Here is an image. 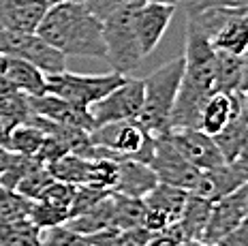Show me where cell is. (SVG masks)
Segmentation results:
<instances>
[{
  "instance_id": "cell-1",
  "label": "cell",
  "mask_w": 248,
  "mask_h": 246,
  "mask_svg": "<svg viewBox=\"0 0 248 246\" xmlns=\"http://www.w3.org/2000/svg\"><path fill=\"white\" fill-rule=\"evenodd\" d=\"M182 58L184 73L178 94H175L169 129H199V116L203 109V103L216 92V49L212 47L210 39L197 28V24L190 19L186 24Z\"/></svg>"
},
{
  "instance_id": "cell-2",
  "label": "cell",
  "mask_w": 248,
  "mask_h": 246,
  "mask_svg": "<svg viewBox=\"0 0 248 246\" xmlns=\"http://www.w3.org/2000/svg\"><path fill=\"white\" fill-rule=\"evenodd\" d=\"M34 32L64 56L105 60L103 22L81 0L49 4Z\"/></svg>"
},
{
  "instance_id": "cell-3",
  "label": "cell",
  "mask_w": 248,
  "mask_h": 246,
  "mask_svg": "<svg viewBox=\"0 0 248 246\" xmlns=\"http://www.w3.org/2000/svg\"><path fill=\"white\" fill-rule=\"evenodd\" d=\"M184 73V58H173L143 77V103L137 122L150 133H163L169 129L171 109L175 103L180 81Z\"/></svg>"
},
{
  "instance_id": "cell-4",
  "label": "cell",
  "mask_w": 248,
  "mask_h": 246,
  "mask_svg": "<svg viewBox=\"0 0 248 246\" xmlns=\"http://www.w3.org/2000/svg\"><path fill=\"white\" fill-rule=\"evenodd\" d=\"M139 0L116 9L103 19V41H105V62L111 71L126 75L128 71L137 69L143 60L135 30V11Z\"/></svg>"
},
{
  "instance_id": "cell-5",
  "label": "cell",
  "mask_w": 248,
  "mask_h": 246,
  "mask_svg": "<svg viewBox=\"0 0 248 246\" xmlns=\"http://www.w3.org/2000/svg\"><path fill=\"white\" fill-rule=\"evenodd\" d=\"M124 77L126 75H120L116 71L88 75V73H69L64 69L60 73L45 75V92L88 109L94 101L103 99L107 92H111L116 86H120Z\"/></svg>"
},
{
  "instance_id": "cell-6",
  "label": "cell",
  "mask_w": 248,
  "mask_h": 246,
  "mask_svg": "<svg viewBox=\"0 0 248 246\" xmlns=\"http://www.w3.org/2000/svg\"><path fill=\"white\" fill-rule=\"evenodd\" d=\"M0 54L28 60L45 75L60 73L66 69V56L45 43L37 32H17L0 26Z\"/></svg>"
},
{
  "instance_id": "cell-7",
  "label": "cell",
  "mask_w": 248,
  "mask_h": 246,
  "mask_svg": "<svg viewBox=\"0 0 248 246\" xmlns=\"http://www.w3.org/2000/svg\"><path fill=\"white\" fill-rule=\"evenodd\" d=\"M148 165L158 182L180 186L184 191H193L201 173V169H197L180 154V150L173 146L171 137H169V131L154 135V154Z\"/></svg>"
},
{
  "instance_id": "cell-8",
  "label": "cell",
  "mask_w": 248,
  "mask_h": 246,
  "mask_svg": "<svg viewBox=\"0 0 248 246\" xmlns=\"http://www.w3.org/2000/svg\"><path fill=\"white\" fill-rule=\"evenodd\" d=\"M143 103V81L135 77H124L120 86L107 92L103 99L94 101L88 111L94 126L116 120H137Z\"/></svg>"
},
{
  "instance_id": "cell-9",
  "label": "cell",
  "mask_w": 248,
  "mask_h": 246,
  "mask_svg": "<svg viewBox=\"0 0 248 246\" xmlns=\"http://www.w3.org/2000/svg\"><path fill=\"white\" fill-rule=\"evenodd\" d=\"M246 216H248V188L244 184V186L235 188L233 193L225 195L218 201L212 203L210 218L208 225H205L201 242L216 244L223 235L233 231L242 223H246Z\"/></svg>"
},
{
  "instance_id": "cell-10",
  "label": "cell",
  "mask_w": 248,
  "mask_h": 246,
  "mask_svg": "<svg viewBox=\"0 0 248 246\" xmlns=\"http://www.w3.org/2000/svg\"><path fill=\"white\" fill-rule=\"evenodd\" d=\"M248 180V165H246V154L231 163H220L216 167L203 169L199 173V180L195 184L193 193L199 197L208 199V201H218L220 197L233 193L235 188L244 186Z\"/></svg>"
},
{
  "instance_id": "cell-11",
  "label": "cell",
  "mask_w": 248,
  "mask_h": 246,
  "mask_svg": "<svg viewBox=\"0 0 248 246\" xmlns=\"http://www.w3.org/2000/svg\"><path fill=\"white\" fill-rule=\"evenodd\" d=\"M188 191L180 186H171V184L158 182L148 195H143V206H146V220L143 227L150 231H158L169 225H175L182 214L184 201Z\"/></svg>"
},
{
  "instance_id": "cell-12",
  "label": "cell",
  "mask_w": 248,
  "mask_h": 246,
  "mask_svg": "<svg viewBox=\"0 0 248 246\" xmlns=\"http://www.w3.org/2000/svg\"><path fill=\"white\" fill-rule=\"evenodd\" d=\"M173 146L180 150L188 163H193L197 169H210L220 163H227L220 154L218 146L214 143L212 135L203 133L201 129H167Z\"/></svg>"
},
{
  "instance_id": "cell-13",
  "label": "cell",
  "mask_w": 248,
  "mask_h": 246,
  "mask_svg": "<svg viewBox=\"0 0 248 246\" xmlns=\"http://www.w3.org/2000/svg\"><path fill=\"white\" fill-rule=\"evenodd\" d=\"M173 13H175V7H169V4L139 0L137 11H135V30H137L139 47H141L143 58L156 49L158 41L163 39V34L167 32L169 24H171Z\"/></svg>"
},
{
  "instance_id": "cell-14",
  "label": "cell",
  "mask_w": 248,
  "mask_h": 246,
  "mask_svg": "<svg viewBox=\"0 0 248 246\" xmlns=\"http://www.w3.org/2000/svg\"><path fill=\"white\" fill-rule=\"evenodd\" d=\"M28 105L32 114H39L43 118H49L54 122L60 124H69V126H77V129H84L90 133L94 129V122L90 118V111L86 107H79L71 101H64L56 94L43 92L37 96H28Z\"/></svg>"
},
{
  "instance_id": "cell-15",
  "label": "cell",
  "mask_w": 248,
  "mask_h": 246,
  "mask_svg": "<svg viewBox=\"0 0 248 246\" xmlns=\"http://www.w3.org/2000/svg\"><path fill=\"white\" fill-rule=\"evenodd\" d=\"M246 107V92H218L203 103L199 116V129L208 135H216L223 131L233 118Z\"/></svg>"
},
{
  "instance_id": "cell-16",
  "label": "cell",
  "mask_w": 248,
  "mask_h": 246,
  "mask_svg": "<svg viewBox=\"0 0 248 246\" xmlns=\"http://www.w3.org/2000/svg\"><path fill=\"white\" fill-rule=\"evenodd\" d=\"M47 7V0H0V26L17 32H34Z\"/></svg>"
},
{
  "instance_id": "cell-17",
  "label": "cell",
  "mask_w": 248,
  "mask_h": 246,
  "mask_svg": "<svg viewBox=\"0 0 248 246\" xmlns=\"http://www.w3.org/2000/svg\"><path fill=\"white\" fill-rule=\"evenodd\" d=\"M158 184L154 171L150 165L131 158H120L118 161V180L111 193L128 195V197H143Z\"/></svg>"
},
{
  "instance_id": "cell-18",
  "label": "cell",
  "mask_w": 248,
  "mask_h": 246,
  "mask_svg": "<svg viewBox=\"0 0 248 246\" xmlns=\"http://www.w3.org/2000/svg\"><path fill=\"white\" fill-rule=\"evenodd\" d=\"M0 75L7 77L28 96H37L45 92V73L28 60L0 54Z\"/></svg>"
},
{
  "instance_id": "cell-19",
  "label": "cell",
  "mask_w": 248,
  "mask_h": 246,
  "mask_svg": "<svg viewBox=\"0 0 248 246\" xmlns=\"http://www.w3.org/2000/svg\"><path fill=\"white\" fill-rule=\"evenodd\" d=\"M214 81L218 92H246V56L216 49Z\"/></svg>"
},
{
  "instance_id": "cell-20",
  "label": "cell",
  "mask_w": 248,
  "mask_h": 246,
  "mask_svg": "<svg viewBox=\"0 0 248 246\" xmlns=\"http://www.w3.org/2000/svg\"><path fill=\"white\" fill-rule=\"evenodd\" d=\"M210 43H212V47L220 49V52H229V54H235V56H246V47H248V15H246V9L227 19L223 26L210 37Z\"/></svg>"
},
{
  "instance_id": "cell-21",
  "label": "cell",
  "mask_w": 248,
  "mask_h": 246,
  "mask_svg": "<svg viewBox=\"0 0 248 246\" xmlns=\"http://www.w3.org/2000/svg\"><path fill=\"white\" fill-rule=\"evenodd\" d=\"M214 143L218 146L220 154L227 163L235 161L242 154H246V139H248V107L237 114L223 131L212 135Z\"/></svg>"
},
{
  "instance_id": "cell-22",
  "label": "cell",
  "mask_w": 248,
  "mask_h": 246,
  "mask_svg": "<svg viewBox=\"0 0 248 246\" xmlns=\"http://www.w3.org/2000/svg\"><path fill=\"white\" fill-rule=\"evenodd\" d=\"M210 210H212V201L195 195L193 191H188L182 214H180V218H178V227L182 229L186 240L203 238L205 225H208V218H210Z\"/></svg>"
},
{
  "instance_id": "cell-23",
  "label": "cell",
  "mask_w": 248,
  "mask_h": 246,
  "mask_svg": "<svg viewBox=\"0 0 248 246\" xmlns=\"http://www.w3.org/2000/svg\"><path fill=\"white\" fill-rule=\"evenodd\" d=\"M66 227L81 235H92L96 231L113 227V208H111V193L107 197H103L99 203H94L92 208H88L86 212L71 216L66 220Z\"/></svg>"
},
{
  "instance_id": "cell-24",
  "label": "cell",
  "mask_w": 248,
  "mask_h": 246,
  "mask_svg": "<svg viewBox=\"0 0 248 246\" xmlns=\"http://www.w3.org/2000/svg\"><path fill=\"white\" fill-rule=\"evenodd\" d=\"M0 116L9 122V126H17L26 122L30 116L28 94L22 92L17 86H13L7 77L0 75Z\"/></svg>"
},
{
  "instance_id": "cell-25",
  "label": "cell",
  "mask_w": 248,
  "mask_h": 246,
  "mask_svg": "<svg viewBox=\"0 0 248 246\" xmlns=\"http://www.w3.org/2000/svg\"><path fill=\"white\" fill-rule=\"evenodd\" d=\"M49 169V173L54 176V180L66 182V184H88V176H90V167H92V158H86L75 152H66L60 158L51 161L49 165H45Z\"/></svg>"
},
{
  "instance_id": "cell-26",
  "label": "cell",
  "mask_w": 248,
  "mask_h": 246,
  "mask_svg": "<svg viewBox=\"0 0 248 246\" xmlns=\"http://www.w3.org/2000/svg\"><path fill=\"white\" fill-rule=\"evenodd\" d=\"M111 208H113V227L118 229L143 227L146 206H143L141 197H128V195L111 193Z\"/></svg>"
},
{
  "instance_id": "cell-27",
  "label": "cell",
  "mask_w": 248,
  "mask_h": 246,
  "mask_svg": "<svg viewBox=\"0 0 248 246\" xmlns=\"http://www.w3.org/2000/svg\"><path fill=\"white\" fill-rule=\"evenodd\" d=\"M152 231L146 227H133V229H118L109 227L86 235L90 246H148V240Z\"/></svg>"
},
{
  "instance_id": "cell-28",
  "label": "cell",
  "mask_w": 248,
  "mask_h": 246,
  "mask_svg": "<svg viewBox=\"0 0 248 246\" xmlns=\"http://www.w3.org/2000/svg\"><path fill=\"white\" fill-rule=\"evenodd\" d=\"M39 227L26 218H0V246H37Z\"/></svg>"
},
{
  "instance_id": "cell-29",
  "label": "cell",
  "mask_w": 248,
  "mask_h": 246,
  "mask_svg": "<svg viewBox=\"0 0 248 246\" xmlns=\"http://www.w3.org/2000/svg\"><path fill=\"white\" fill-rule=\"evenodd\" d=\"M45 141V133L34 124H28V122H22L11 131L9 135V143L7 148L11 152H17V154H26V156H37V152L41 150Z\"/></svg>"
},
{
  "instance_id": "cell-30",
  "label": "cell",
  "mask_w": 248,
  "mask_h": 246,
  "mask_svg": "<svg viewBox=\"0 0 248 246\" xmlns=\"http://www.w3.org/2000/svg\"><path fill=\"white\" fill-rule=\"evenodd\" d=\"M28 218L37 225L39 229L43 227H54V225H64L69 220V208L60 206V203L47 201V199H37L30 206Z\"/></svg>"
},
{
  "instance_id": "cell-31",
  "label": "cell",
  "mask_w": 248,
  "mask_h": 246,
  "mask_svg": "<svg viewBox=\"0 0 248 246\" xmlns=\"http://www.w3.org/2000/svg\"><path fill=\"white\" fill-rule=\"evenodd\" d=\"M37 246H90V242L86 235L73 231L66 225H54L39 229Z\"/></svg>"
},
{
  "instance_id": "cell-32",
  "label": "cell",
  "mask_w": 248,
  "mask_h": 246,
  "mask_svg": "<svg viewBox=\"0 0 248 246\" xmlns=\"http://www.w3.org/2000/svg\"><path fill=\"white\" fill-rule=\"evenodd\" d=\"M32 199L24 197L0 182V218H26L30 214Z\"/></svg>"
},
{
  "instance_id": "cell-33",
  "label": "cell",
  "mask_w": 248,
  "mask_h": 246,
  "mask_svg": "<svg viewBox=\"0 0 248 246\" xmlns=\"http://www.w3.org/2000/svg\"><path fill=\"white\" fill-rule=\"evenodd\" d=\"M51 182H54V176L49 173V169L45 165H39L19 180V184L15 186V191H17L19 195H24V197L32 199V201H37Z\"/></svg>"
},
{
  "instance_id": "cell-34",
  "label": "cell",
  "mask_w": 248,
  "mask_h": 246,
  "mask_svg": "<svg viewBox=\"0 0 248 246\" xmlns=\"http://www.w3.org/2000/svg\"><path fill=\"white\" fill-rule=\"evenodd\" d=\"M118 180V161L107 156L101 158H92V167H90V176H88V184L92 186L105 188V191H113Z\"/></svg>"
},
{
  "instance_id": "cell-35",
  "label": "cell",
  "mask_w": 248,
  "mask_h": 246,
  "mask_svg": "<svg viewBox=\"0 0 248 246\" xmlns=\"http://www.w3.org/2000/svg\"><path fill=\"white\" fill-rule=\"evenodd\" d=\"M111 191H105V188L99 186H92V184H77L75 186V195H73V201H71L69 208V218L77 216V214L86 212L88 208H92L94 203H99L103 197H107Z\"/></svg>"
},
{
  "instance_id": "cell-36",
  "label": "cell",
  "mask_w": 248,
  "mask_h": 246,
  "mask_svg": "<svg viewBox=\"0 0 248 246\" xmlns=\"http://www.w3.org/2000/svg\"><path fill=\"white\" fill-rule=\"evenodd\" d=\"M246 4L248 0H188L186 2V15L205 11V9H240Z\"/></svg>"
},
{
  "instance_id": "cell-37",
  "label": "cell",
  "mask_w": 248,
  "mask_h": 246,
  "mask_svg": "<svg viewBox=\"0 0 248 246\" xmlns=\"http://www.w3.org/2000/svg\"><path fill=\"white\" fill-rule=\"evenodd\" d=\"M81 2H84L86 7L103 22L109 13H113L116 9H120V7H124V4L133 2V0H81Z\"/></svg>"
},
{
  "instance_id": "cell-38",
  "label": "cell",
  "mask_w": 248,
  "mask_h": 246,
  "mask_svg": "<svg viewBox=\"0 0 248 246\" xmlns=\"http://www.w3.org/2000/svg\"><path fill=\"white\" fill-rule=\"evenodd\" d=\"M214 246H248V227H246V223H242L240 227L233 229V231L223 235V238H220Z\"/></svg>"
},
{
  "instance_id": "cell-39",
  "label": "cell",
  "mask_w": 248,
  "mask_h": 246,
  "mask_svg": "<svg viewBox=\"0 0 248 246\" xmlns=\"http://www.w3.org/2000/svg\"><path fill=\"white\" fill-rule=\"evenodd\" d=\"M11 131H13V126H9V122L4 120L2 116H0V146H2V148H7V143H9V135H11Z\"/></svg>"
},
{
  "instance_id": "cell-40",
  "label": "cell",
  "mask_w": 248,
  "mask_h": 246,
  "mask_svg": "<svg viewBox=\"0 0 248 246\" xmlns=\"http://www.w3.org/2000/svg\"><path fill=\"white\" fill-rule=\"evenodd\" d=\"M11 158H13V152L9 150V148H2V146H0V173H2L4 169L9 167Z\"/></svg>"
},
{
  "instance_id": "cell-41",
  "label": "cell",
  "mask_w": 248,
  "mask_h": 246,
  "mask_svg": "<svg viewBox=\"0 0 248 246\" xmlns=\"http://www.w3.org/2000/svg\"><path fill=\"white\" fill-rule=\"evenodd\" d=\"M146 2H158V4H169V7H178L180 0H146Z\"/></svg>"
},
{
  "instance_id": "cell-42",
  "label": "cell",
  "mask_w": 248,
  "mask_h": 246,
  "mask_svg": "<svg viewBox=\"0 0 248 246\" xmlns=\"http://www.w3.org/2000/svg\"><path fill=\"white\" fill-rule=\"evenodd\" d=\"M49 4H54V2H66V0H47Z\"/></svg>"
}]
</instances>
